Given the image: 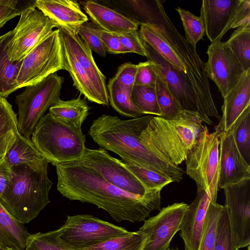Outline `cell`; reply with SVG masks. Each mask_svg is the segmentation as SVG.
<instances>
[{
	"instance_id": "cell-15",
	"label": "cell",
	"mask_w": 250,
	"mask_h": 250,
	"mask_svg": "<svg viewBox=\"0 0 250 250\" xmlns=\"http://www.w3.org/2000/svg\"><path fill=\"white\" fill-rule=\"evenodd\" d=\"M225 207L231 225L233 250L250 245V179L225 187Z\"/></svg>"
},
{
	"instance_id": "cell-47",
	"label": "cell",
	"mask_w": 250,
	"mask_h": 250,
	"mask_svg": "<svg viewBox=\"0 0 250 250\" xmlns=\"http://www.w3.org/2000/svg\"><path fill=\"white\" fill-rule=\"evenodd\" d=\"M113 34L129 53H134L146 57V50L137 30L125 33Z\"/></svg>"
},
{
	"instance_id": "cell-36",
	"label": "cell",
	"mask_w": 250,
	"mask_h": 250,
	"mask_svg": "<svg viewBox=\"0 0 250 250\" xmlns=\"http://www.w3.org/2000/svg\"><path fill=\"white\" fill-rule=\"evenodd\" d=\"M25 250H78L65 243L58 230L29 234Z\"/></svg>"
},
{
	"instance_id": "cell-53",
	"label": "cell",
	"mask_w": 250,
	"mask_h": 250,
	"mask_svg": "<svg viewBox=\"0 0 250 250\" xmlns=\"http://www.w3.org/2000/svg\"><path fill=\"white\" fill-rule=\"evenodd\" d=\"M0 250H1V249H0Z\"/></svg>"
},
{
	"instance_id": "cell-34",
	"label": "cell",
	"mask_w": 250,
	"mask_h": 250,
	"mask_svg": "<svg viewBox=\"0 0 250 250\" xmlns=\"http://www.w3.org/2000/svg\"><path fill=\"white\" fill-rule=\"evenodd\" d=\"M230 130L240 153L250 165V106L240 115Z\"/></svg>"
},
{
	"instance_id": "cell-22",
	"label": "cell",
	"mask_w": 250,
	"mask_h": 250,
	"mask_svg": "<svg viewBox=\"0 0 250 250\" xmlns=\"http://www.w3.org/2000/svg\"><path fill=\"white\" fill-rule=\"evenodd\" d=\"M36 7L56 26L76 32L88 18L76 0H36Z\"/></svg>"
},
{
	"instance_id": "cell-31",
	"label": "cell",
	"mask_w": 250,
	"mask_h": 250,
	"mask_svg": "<svg viewBox=\"0 0 250 250\" xmlns=\"http://www.w3.org/2000/svg\"><path fill=\"white\" fill-rule=\"evenodd\" d=\"M147 235L138 230L105 241L83 250H143Z\"/></svg>"
},
{
	"instance_id": "cell-2",
	"label": "cell",
	"mask_w": 250,
	"mask_h": 250,
	"mask_svg": "<svg viewBox=\"0 0 250 250\" xmlns=\"http://www.w3.org/2000/svg\"><path fill=\"white\" fill-rule=\"evenodd\" d=\"M152 116L122 120L103 114L93 121L88 134L101 148L114 152L123 161L163 174L179 183L185 173L183 169L147 149L140 141L139 136Z\"/></svg>"
},
{
	"instance_id": "cell-46",
	"label": "cell",
	"mask_w": 250,
	"mask_h": 250,
	"mask_svg": "<svg viewBox=\"0 0 250 250\" xmlns=\"http://www.w3.org/2000/svg\"><path fill=\"white\" fill-rule=\"evenodd\" d=\"M138 68V64L125 62L119 67L114 77L122 87L132 92Z\"/></svg>"
},
{
	"instance_id": "cell-24",
	"label": "cell",
	"mask_w": 250,
	"mask_h": 250,
	"mask_svg": "<svg viewBox=\"0 0 250 250\" xmlns=\"http://www.w3.org/2000/svg\"><path fill=\"white\" fill-rule=\"evenodd\" d=\"M62 47L64 68L69 73L73 85L89 101L106 105L86 71L63 44Z\"/></svg>"
},
{
	"instance_id": "cell-52",
	"label": "cell",
	"mask_w": 250,
	"mask_h": 250,
	"mask_svg": "<svg viewBox=\"0 0 250 250\" xmlns=\"http://www.w3.org/2000/svg\"><path fill=\"white\" fill-rule=\"evenodd\" d=\"M247 250H250V246H248Z\"/></svg>"
},
{
	"instance_id": "cell-49",
	"label": "cell",
	"mask_w": 250,
	"mask_h": 250,
	"mask_svg": "<svg viewBox=\"0 0 250 250\" xmlns=\"http://www.w3.org/2000/svg\"><path fill=\"white\" fill-rule=\"evenodd\" d=\"M16 134L11 132L0 136V159L5 156L14 141Z\"/></svg>"
},
{
	"instance_id": "cell-1",
	"label": "cell",
	"mask_w": 250,
	"mask_h": 250,
	"mask_svg": "<svg viewBox=\"0 0 250 250\" xmlns=\"http://www.w3.org/2000/svg\"><path fill=\"white\" fill-rule=\"evenodd\" d=\"M55 167L57 189L63 197L95 205L118 222H139L161 209V190L143 196L132 194L111 184L80 160Z\"/></svg>"
},
{
	"instance_id": "cell-45",
	"label": "cell",
	"mask_w": 250,
	"mask_h": 250,
	"mask_svg": "<svg viewBox=\"0 0 250 250\" xmlns=\"http://www.w3.org/2000/svg\"><path fill=\"white\" fill-rule=\"evenodd\" d=\"M91 28L102 41L106 52L112 54L129 53L113 33L102 30L92 24Z\"/></svg>"
},
{
	"instance_id": "cell-9",
	"label": "cell",
	"mask_w": 250,
	"mask_h": 250,
	"mask_svg": "<svg viewBox=\"0 0 250 250\" xmlns=\"http://www.w3.org/2000/svg\"><path fill=\"white\" fill-rule=\"evenodd\" d=\"M209 132L206 125L185 160L186 173L197 187L217 193L219 177V135Z\"/></svg>"
},
{
	"instance_id": "cell-43",
	"label": "cell",
	"mask_w": 250,
	"mask_h": 250,
	"mask_svg": "<svg viewBox=\"0 0 250 250\" xmlns=\"http://www.w3.org/2000/svg\"><path fill=\"white\" fill-rule=\"evenodd\" d=\"M91 25L87 22L83 24L78 28L76 33L91 51L105 57L106 55L105 49L100 38L93 32Z\"/></svg>"
},
{
	"instance_id": "cell-23",
	"label": "cell",
	"mask_w": 250,
	"mask_h": 250,
	"mask_svg": "<svg viewBox=\"0 0 250 250\" xmlns=\"http://www.w3.org/2000/svg\"><path fill=\"white\" fill-rule=\"evenodd\" d=\"M250 106V69L246 71L238 83L224 98L222 116L215 130L229 131L243 112Z\"/></svg>"
},
{
	"instance_id": "cell-50",
	"label": "cell",
	"mask_w": 250,
	"mask_h": 250,
	"mask_svg": "<svg viewBox=\"0 0 250 250\" xmlns=\"http://www.w3.org/2000/svg\"><path fill=\"white\" fill-rule=\"evenodd\" d=\"M3 250H22L19 248H14V247H7L3 249Z\"/></svg>"
},
{
	"instance_id": "cell-40",
	"label": "cell",
	"mask_w": 250,
	"mask_h": 250,
	"mask_svg": "<svg viewBox=\"0 0 250 250\" xmlns=\"http://www.w3.org/2000/svg\"><path fill=\"white\" fill-rule=\"evenodd\" d=\"M214 250H233L230 220L225 206L217 222Z\"/></svg>"
},
{
	"instance_id": "cell-17",
	"label": "cell",
	"mask_w": 250,
	"mask_h": 250,
	"mask_svg": "<svg viewBox=\"0 0 250 250\" xmlns=\"http://www.w3.org/2000/svg\"><path fill=\"white\" fill-rule=\"evenodd\" d=\"M188 205L175 203L164 207L159 213L145 220L139 229L147 236L143 250H167L175 234L179 231Z\"/></svg>"
},
{
	"instance_id": "cell-25",
	"label": "cell",
	"mask_w": 250,
	"mask_h": 250,
	"mask_svg": "<svg viewBox=\"0 0 250 250\" xmlns=\"http://www.w3.org/2000/svg\"><path fill=\"white\" fill-rule=\"evenodd\" d=\"M11 34L10 31L0 36V96L5 98L18 89L17 79L23 60L12 62L9 58Z\"/></svg>"
},
{
	"instance_id": "cell-28",
	"label": "cell",
	"mask_w": 250,
	"mask_h": 250,
	"mask_svg": "<svg viewBox=\"0 0 250 250\" xmlns=\"http://www.w3.org/2000/svg\"><path fill=\"white\" fill-rule=\"evenodd\" d=\"M4 158L10 169L18 166L32 165L45 158L35 147L31 138L21 135L18 131Z\"/></svg>"
},
{
	"instance_id": "cell-16",
	"label": "cell",
	"mask_w": 250,
	"mask_h": 250,
	"mask_svg": "<svg viewBox=\"0 0 250 250\" xmlns=\"http://www.w3.org/2000/svg\"><path fill=\"white\" fill-rule=\"evenodd\" d=\"M207 53V77L215 83L224 98L238 83L246 71L226 42L211 43Z\"/></svg>"
},
{
	"instance_id": "cell-13",
	"label": "cell",
	"mask_w": 250,
	"mask_h": 250,
	"mask_svg": "<svg viewBox=\"0 0 250 250\" xmlns=\"http://www.w3.org/2000/svg\"><path fill=\"white\" fill-rule=\"evenodd\" d=\"M142 42L147 61L154 64L158 75L164 81L183 109L197 113L203 122L211 125L212 121L206 116L186 75L161 57L143 40Z\"/></svg>"
},
{
	"instance_id": "cell-26",
	"label": "cell",
	"mask_w": 250,
	"mask_h": 250,
	"mask_svg": "<svg viewBox=\"0 0 250 250\" xmlns=\"http://www.w3.org/2000/svg\"><path fill=\"white\" fill-rule=\"evenodd\" d=\"M29 234L24 224L13 216L0 202V249L14 247L25 250Z\"/></svg>"
},
{
	"instance_id": "cell-14",
	"label": "cell",
	"mask_w": 250,
	"mask_h": 250,
	"mask_svg": "<svg viewBox=\"0 0 250 250\" xmlns=\"http://www.w3.org/2000/svg\"><path fill=\"white\" fill-rule=\"evenodd\" d=\"M80 161L111 184L128 192L141 196L148 192L122 160L112 157L104 148L86 147Z\"/></svg>"
},
{
	"instance_id": "cell-10",
	"label": "cell",
	"mask_w": 250,
	"mask_h": 250,
	"mask_svg": "<svg viewBox=\"0 0 250 250\" xmlns=\"http://www.w3.org/2000/svg\"><path fill=\"white\" fill-rule=\"evenodd\" d=\"M211 43L230 29L250 26V0H203L200 16Z\"/></svg>"
},
{
	"instance_id": "cell-20",
	"label": "cell",
	"mask_w": 250,
	"mask_h": 250,
	"mask_svg": "<svg viewBox=\"0 0 250 250\" xmlns=\"http://www.w3.org/2000/svg\"><path fill=\"white\" fill-rule=\"evenodd\" d=\"M59 30L62 44L71 52L79 63L84 69L96 87L101 96L108 105L105 77L97 66L92 56V51L76 32L63 27Z\"/></svg>"
},
{
	"instance_id": "cell-6",
	"label": "cell",
	"mask_w": 250,
	"mask_h": 250,
	"mask_svg": "<svg viewBox=\"0 0 250 250\" xmlns=\"http://www.w3.org/2000/svg\"><path fill=\"white\" fill-rule=\"evenodd\" d=\"M31 135L38 150L54 166L80 160L86 148L81 128L56 119L49 113L40 119Z\"/></svg>"
},
{
	"instance_id": "cell-38",
	"label": "cell",
	"mask_w": 250,
	"mask_h": 250,
	"mask_svg": "<svg viewBox=\"0 0 250 250\" xmlns=\"http://www.w3.org/2000/svg\"><path fill=\"white\" fill-rule=\"evenodd\" d=\"M131 99L135 105L144 115L161 116L155 88L134 86L131 92Z\"/></svg>"
},
{
	"instance_id": "cell-37",
	"label": "cell",
	"mask_w": 250,
	"mask_h": 250,
	"mask_svg": "<svg viewBox=\"0 0 250 250\" xmlns=\"http://www.w3.org/2000/svg\"><path fill=\"white\" fill-rule=\"evenodd\" d=\"M224 207L217 202L209 203L198 250H214L217 222Z\"/></svg>"
},
{
	"instance_id": "cell-42",
	"label": "cell",
	"mask_w": 250,
	"mask_h": 250,
	"mask_svg": "<svg viewBox=\"0 0 250 250\" xmlns=\"http://www.w3.org/2000/svg\"><path fill=\"white\" fill-rule=\"evenodd\" d=\"M31 6L30 0H0V28Z\"/></svg>"
},
{
	"instance_id": "cell-35",
	"label": "cell",
	"mask_w": 250,
	"mask_h": 250,
	"mask_svg": "<svg viewBox=\"0 0 250 250\" xmlns=\"http://www.w3.org/2000/svg\"><path fill=\"white\" fill-rule=\"evenodd\" d=\"M123 162L126 167L141 183L146 192L156 190H162L166 186L173 182L170 178L163 174L128 162Z\"/></svg>"
},
{
	"instance_id": "cell-44",
	"label": "cell",
	"mask_w": 250,
	"mask_h": 250,
	"mask_svg": "<svg viewBox=\"0 0 250 250\" xmlns=\"http://www.w3.org/2000/svg\"><path fill=\"white\" fill-rule=\"evenodd\" d=\"M134 86H146L155 88L158 74L154 64L149 61L138 64Z\"/></svg>"
},
{
	"instance_id": "cell-4",
	"label": "cell",
	"mask_w": 250,
	"mask_h": 250,
	"mask_svg": "<svg viewBox=\"0 0 250 250\" xmlns=\"http://www.w3.org/2000/svg\"><path fill=\"white\" fill-rule=\"evenodd\" d=\"M48 163L44 158L32 165L18 166L10 169L0 202L23 224L35 218L50 202L49 193L53 183L48 176Z\"/></svg>"
},
{
	"instance_id": "cell-48",
	"label": "cell",
	"mask_w": 250,
	"mask_h": 250,
	"mask_svg": "<svg viewBox=\"0 0 250 250\" xmlns=\"http://www.w3.org/2000/svg\"><path fill=\"white\" fill-rule=\"evenodd\" d=\"M10 175V169L4 156L0 159V197L5 190Z\"/></svg>"
},
{
	"instance_id": "cell-27",
	"label": "cell",
	"mask_w": 250,
	"mask_h": 250,
	"mask_svg": "<svg viewBox=\"0 0 250 250\" xmlns=\"http://www.w3.org/2000/svg\"><path fill=\"white\" fill-rule=\"evenodd\" d=\"M89 109L85 98L82 99L80 95L77 98L67 101L59 98L49 108V113L56 119L81 128Z\"/></svg>"
},
{
	"instance_id": "cell-19",
	"label": "cell",
	"mask_w": 250,
	"mask_h": 250,
	"mask_svg": "<svg viewBox=\"0 0 250 250\" xmlns=\"http://www.w3.org/2000/svg\"><path fill=\"white\" fill-rule=\"evenodd\" d=\"M217 197V193L197 187L196 197L188 205L180 226L185 250H198L209 204L216 202Z\"/></svg>"
},
{
	"instance_id": "cell-29",
	"label": "cell",
	"mask_w": 250,
	"mask_h": 250,
	"mask_svg": "<svg viewBox=\"0 0 250 250\" xmlns=\"http://www.w3.org/2000/svg\"><path fill=\"white\" fill-rule=\"evenodd\" d=\"M139 34L140 38L161 57L186 76V69L178 57L152 25L147 23H141Z\"/></svg>"
},
{
	"instance_id": "cell-21",
	"label": "cell",
	"mask_w": 250,
	"mask_h": 250,
	"mask_svg": "<svg viewBox=\"0 0 250 250\" xmlns=\"http://www.w3.org/2000/svg\"><path fill=\"white\" fill-rule=\"evenodd\" d=\"M85 13L96 26L116 34L138 30L140 23L136 20L94 0L81 1Z\"/></svg>"
},
{
	"instance_id": "cell-30",
	"label": "cell",
	"mask_w": 250,
	"mask_h": 250,
	"mask_svg": "<svg viewBox=\"0 0 250 250\" xmlns=\"http://www.w3.org/2000/svg\"><path fill=\"white\" fill-rule=\"evenodd\" d=\"M107 89L109 102L120 114L133 118L145 115L133 102L131 92L122 87L114 77L109 79Z\"/></svg>"
},
{
	"instance_id": "cell-5",
	"label": "cell",
	"mask_w": 250,
	"mask_h": 250,
	"mask_svg": "<svg viewBox=\"0 0 250 250\" xmlns=\"http://www.w3.org/2000/svg\"><path fill=\"white\" fill-rule=\"evenodd\" d=\"M202 123L197 113L186 110L173 120L153 116L139 138L147 149L179 166L197 142Z\"/></svg>"
},
{
	"instance_id": "cell-41",
	"label": "cell",
	"mask_w": 250,
	"mask_h": 250,
	"mask_svg": "<svg viewBox=\"0 0 250 250\" xmlns=\"http://www.w3.org/2000/svg\"><path fill=\"white\" fill-rule=\"evenodd\" d=\"M18 120L12 105L0 96V136L13 132L17 133Z\"/></svg>"
},
{
	"instance_id": "cell-51",
	"label": "cell",
	"mask_w": 250,
	"mask_h": 250,
	"mask_svg": "<svg viewBox=\"0 0 250 250\" xmlns=\"http://www.w3.org/2000/svg\"><path fill=\"white\" fill-rule=\"evenodd\" d=\"M167 250H178V249L173 250V249H170L169 248H168Z\"/></svg>"
},
{
	"instance_id": "cell-3",
	"label": "cell",
	"mask_w": 250,
	"mask_h": 250,
	"mask_svg": "<svg viewBox=\"0 0 250 250\" xmlns=\"http://www.w3.org/2000/svg\"><path fill=\"white\" fill-rule=\"evenodd\" d=\"M136 17L140 20V23L152 25L169 45L184 65L186 76L206 116L220 120L221 117L212 97L205 63L200 59L196 48L178 32L161 1L144 0Z\"/></svg>"
},
{
	"instance_id": "cell-39",
	"label": "cell",
	"mask_w": 250,
	"mask_h": 250,
	"mask_svg": "<svg viewBox=\"0 0 250 250\" xmlns=\"http://www.w3.org/2000/svg\"><path fill=\"white\" fill-rule=\"evenodd\" d=\"M176 10L178 13L185 33L187 42L196 48L198 42L205 35V31L200 17L196 16L188 10L178 7Z\"/></svg>"
},
{
	"instance_id": "cell-12",
	"label": "cell",
	"mask_w": 250,
	"mask_h": 250,
	"mask_svg": "<svg viewBox=\"0 0 250 250\" xmlns=\"http://www.w3.org/2000/svg\"><path fill=\"white\" fill-rule=\"evenodd\" d=\"M56 26L42 11L35 8H27L21 13L15 28L11 30L8 53L12 62L20 61Z\"/></svg>"
},
{
	"instance_id": "cell-18",
	"label": "cell",
	"mask_w": 250,
	"mask_h": 250,
	"mask_svg": "<svg viewBox=\"0 0 250 250\" xmlns=\"http://www.w3.org/2000/svg\"><path fill=\"white\" fill-rule=\"evenodd\" d=\"M250 179V165L240 153L232 132H220L218 188Z\"/></svg>"
},
{
	"instance_id": "cell-8",
	"label": "cell",
	"mask_w": 250,
	"mask_h": 250,
	"mask_svg": "<svg viewBox=\"0 0 250 250\" xmlns=\"http://www.w3.org/2000/svg\"><path fill=\"white\" fill-rule=\"evenodd\" d=\"M65 70L59 29L53 31L23 59L17 79L18 88L34 84L51 74Z\"/></svg>"
},
{
	"instance_id": "cell-11",
	"label": "cell",
	"mask_w": 250,
	"mask_h": 250,
	"mask_svg": "<svg viewBox=\"0 0 250 250\" xmlns=\"http://www.w3.org/2000/svg\"><path fill=\"white\" fill-rule=\"evenodd\" d=\"M57 230L65 243L78 250L130 232L124 228L87 214L67 216L64 225Z\"/></svg>"
},
{
	"instance_id": "cell-7",
	"label": "cell",
	"mask_w": 250,
	"mask_h": 250,
	"mask_svg": "<svg viewBox=\"0 0 250 250\" xmlns=\"http://www.w3.org/2000/svg\"><path fill=\"white\" fill-rule=\"evenodd\" d=\"M64 82L56 73L50 74L16 96L18 107V131L30 138L32 132L45 111L59 99Z\"/></svg>"
},
{
	"instance_id": "cell-32",
	"label": "cell",
	"mask_w": 250,
	"mask_h": 250,
	"mask_svg": "<svg viewBox=\"0 0 250 250\" xmlns=\"http://www.w3.org/2000/svg\"><path fill=\"white\" fill-rule=\"evenodd\" d=\"M226 43L244 70L250 69V26L236 28Z\"/></svg>"
},
{
	"instance_id": "cell-33",
	"label": "cell",
	"mask_w": 250,
	"mask_h": 250,
	"mask_svg": "<svg viewBox=\"0 0 250 250\" xmlns=\"http://www.w3.org/2000/svg\"><path fill=\"white\" fill-rule=\"evenodd\" d=\"M155 90L158 105L162 113L160 117L166 120L177 118L183 109L169 90L164 81L158 75Z\"/></svg>"
}]
</instances>
